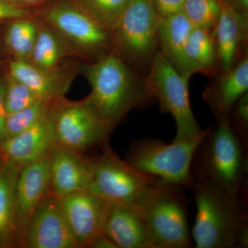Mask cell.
<instances>
[{
  "label": "cell",
  "instance_id": "cell-31",
  "mask_svg": "<svg viewBox=\"0 0 248 248\" xmlns=\"http://www.w3.org/2000/svg\"><path fill=\"white\" fill-rule=\"evenodd\" d=\"M158 17H166L183 11L185 0H151Z\"/></svg>",
  "mask_w": 248,
  "mask_h": 248
},
{
  "label": "cell",
  "instance_id": "cell-28",
  "mask_svg": "<svg viewBox=\"0 0 248 248\" xmlns=\"http://www.w3.org/2000/svg\"><path fill=\"white\" fill-rule=\"evenodd\" d=\"M5 107L7 115L25 108L40 99L25 84L8 74L4 78Z\"/></svg>",
  "mask_w": 248,
  "mask_h": 248
},
{
  "label": "cell",
  "instance_id": "cell-1",
  "mask_svg": "<svg viewBox=\"0 0 248 248\" xmlns=\"http://www.w3.org/2000/svg\"><path fill=\"white\" fill-rule=\"evenodd\" d=\"M81 70L92 89L86 98L112 131L130 111L155 99L145 76L115 54L102 55Z\"/></svg>",
  "mask_w": 248,
  "mask_h": 248
},
{
  "label": "cell",
  "instance_id": "cell-29",
  "mask_svg": "<svg viewBox=\"0 0 248 248\" xmlns=\"http://www.w3.org/2000/svg\"><path fill=\"white\" fill-rule=\"evenodd\" d=\"M227 117L234 131L248 143V93L236 102Z\"/></svg>",
  "mask_w": 248,
  "mask_h": 248
},
{
  "label": "cell",
  "instance_id": "cell-3",
  "mask_svg": "<svg viewBox=\"0 0 248 248\" xmlns=\"http://www.w3.org/2000/svg\"><path fill=\"white\" fill-rule=\"evenodd\" d=\"M248 143L234 131L228 117L218 119L194 155L192 177L248 197Z\"/></svg>",
  "mask_w": 248,
  "mask_h": 248
},
{
  "label": "cell",
  "instance_id": "cell-16",
  "mask_svg": "<svg viewBox=\"0 0 248 248\" xmlns=\"http://www.w3.org/2000/svg\"><path fill=\"white\" fill-rule=\"evenodd\" d=\"M49 110L30 128L6 139L0 145V152L6 161L23 167L51 153L56 143Z\"/></svg>",
  "mask_w": 248,
  "mask_h": 248
},
{
  "label": "cell",
  "instance_id": "cell-20",
  "mask_svg": "<svg viewBox=\"0 0 248 248\" xmlns=\"http://www.w3.org/2000/svg\"><path fill=\"white\" fill-rule=\"evenodd\" d=\"M21 167L6 161L0 170V247H19L16 215V186Z\"/></svg>",
  "mask_w": 248,
  "mask_h": 248
},
{
  "label": "cell",
  "instance_id": "cell-32",
  "mask_svg": "<svg viewBox=\"0 0 248 248\" xmlns=\"http://www.w3.org/2000/svg\"><path fill=\"white\" fill-rule=\"evenodd\" d=\"M5 81L0 78V145L6 140V121L7 112L5 107Z\"/></svg>",
  "mask_w": 248,
  "mask_h": 248
},
{
  "label": "cell",
  "instance_id": "cell-36",
  "mask_svg": "<svg viewBox=\"0 0 248 248\" xmlns=\"http://www.w3.org/2000/svg\"><path fill=\"white\" fill-rule=\"evenodd\" d=\"M5 162H6V160H5L4 156H3L2 154H1V152H0V170H1L3 166H4Z\"/></svg>",
  "mask_w": 248,
  "mask_h": 248
},
{
  "label": "cell",
  "instance_id": "cell-27",
  "mask_svg": "<svg viewBox=\"0 0 248 248\" xmlns=\"http://www.w3.org/2000/svg\"><path fill=\"white\" fill-rule=\"evenodd\" d=\"M51 102L38 99L25 108L7 115L6 140L25 131L38 122L48 112Z\"/></svg>",
  "mask_w": 248,
  "mask_h": 248
},
{
  "label": "cell",
  "instance_id": "cell-11",
  "mask_svg": "<svg viewBox=\"0 0 248 248\" xmlns=\"http://www.w3.org/2000/svg\"><path fill=\"white\" fill-rule=\"evenodd\" d=\"M20 247L79 248L63 215L59 197L50 194L31 216Z\"/></svg>",
  "mask_w": 248,
  "mask_h": 248
},
{
  "label": "cell",
  "instance_id": "cell-25",
  "mask_svg": "<svg viewBox=\"0 0 248 248\" xmlns=\"http://www.w3.org/2000/svg\"><path fill=\"white\" fill-rule=\"evenodd\" d=\"M130 0H73L77 7L107 32L117 27Z\"/></svg>",
  "mask_w": 248,
  "mask_h": 248
},
{
  "label": "cell",
  "instance_id": "cell-12",
  "mask_svg": "<svg viewBox=\"0 0 248 248\" xmlns=\"http://www.w3.org/2000/svg\"><path fill=\"white\" fill-rule=\"evenodd\" d=\"M60 199L67 223L80 248H91L103 233L109 202L88 190Z\"/></svg>",
  "mask_w": 248,
  "mask_h": 248
},
{
  "label": "cell",
  "instance_id": "cell-10",
  "mask_svg": "<svg viewBox=\"0 0 248 248\" xmlns=\"http://www.w3.org/2000/svg\"><path fill=\"white\" fill-rule=\"evenodd\" d=\"M46 22L80 51L97 59L111 47L110 32L72 3L60 2L45 14Z\"/></svg>",
  "mask_w": 248,
  "mask_h": 248
},
{
  "label": "cell",
  "instance_id": "cell-22",
  "mask_svg": "<svg viewBox=\"0 0 248 248\" xmlns=\"http://www.w3.org/2000/svg\"><path fill=\"white\" fill-rule=\"evenodd\" d=\"M189 73L216 76L218 71L216 44L213 32L194 27L184 47Z\"/></svg>",
  "mask_w": 248,
  "mask_h": 248
},
{
  "label": "cell",
  "instance_id": "cell-13",
  "mask_svg": "<svg viewBox=\"0 0 248 248\" xmlns=\"http://www.w3.org/2000/svg\"><path fill=\"white\" fill-rule=\"evenodd\" d=\"M50 153L23 166L19 172L16 186V215L20 235L19 247L23 233L31 216L51 194Z\"/></svg>",
  "mask_w": 248,
  "mask_h": 248
},
{
  "label": "cell",
  "instance_id": "cell-18",
  "mask_svg": "<svg viewBox=\"0 0 248 248\" xmlns=\"http://www.w3.org/2000/svg\"><path fill=\"white\" fill-rule=\"evenodd\" d=\"M9 70L11 76L25 84L37 97L50 102L64 97L73 79L68 72L59 68L46 71L22 60L10 62Z\"/></svg>",
  "mask_w": 248,
  "mask_h": 248
},
{
  "label": "cell",
  "instance_id": "cell-23",
  "mask_svg": "<svg viewBox=\"0 0 248 248\" xmlns=\"http://www.w3.org/2000/svg\"><path fill=\"white\" fill-rule=\"evenodd\" d=\"M39 27L25 18L13 19L5 33V43L16 60L29 61L33 50Z\"/></svg>",
  "mask_w": 248,
  "mask_h": 248
},
{
  "label": "cell",
  "instance_id": "cell-15",
  "mask_svg": "<svg viewBox=\"0 0 248 248\" xmlns=\"http://www.w3.org/2000/svg\"><path fill=\"white\" fill-rule=\"evenodd\" d=\"M91 170V158L56 145L50 153L51 193L62 198L74 192L87 190Z\"/></svg>",
  "mask_w": 248,
  "mask_h": 248
},
{
  "label": "cell",
  "instance_id": "cell-21",
  "mask_svg": "<svg viewBox=\"0 0 248 248\" xmlns=\"http://www.w3.org/2000/svg\"><path fill=\"white\" fill-rule=\"evenodd\" d=\"M194 27L183 11L166 17H157L159 50L182 73L191 74L186 64L184 47Z\"/></svg>",
  "mask_w": 248,
  "mask_h": 248
},
{
  "label": "cell",
  "instance_id": "cell-35",
  "mask_svg": "<svg viewBox=\"0 0 248 248\" xmlns=\"http://www.w3.org/2000/svg\"><path fill=\"white\" fill-rule=\"evenodd\" d=\"M11 1L23 6L24 4L30 5L39 4V3L42 2L44 0H11Z\"/></svg>",
  "mask_w": 248,
  "mask_h": 248
},
{
  "label": "cell",
  "instance_id": "cell-34",
  "mask_svg": "<svg viewBox=\"0 0 248 248\" xmlns=\"http://www.w3.org/2000/svg\"><path fill=\"white\" fill-rule=\"evenodd\" d=\"M223 1L227 4L231 5L236 9L248 12V0H223Z\"/></svg>",
  "mask_w": 248,
  "mask_h": 248
},
{
  "label": "cell",
  "instance_id": "cell-4",
  "mask_svg": "<svg viewBox=\"0 0 248 248\" xmlns=\"http://www.w3.org/2000/svg\"><path fill=\"white\" fill-rule=\"evenodd\" d=\"M184 189L156 179L131 207L140 217L152 248L193 246L187 222L190 201Z\"/></svg>",
  "mask_w": 248,
  "mask_h": 248
},
{
  "label": "cell",
  "instance_id": "cell-17",
  "mask_svg": "<svg viewBox=\"0 0 248 248\" xmlns=\"http://www.w3.org/2000/svg\"><path fill=\"white\" fill-rule=\"evenodd\" d=\"M221 73L203 94L204 100L217 120L228 117L236 102L248 93V54H245L229 71Z\"/></svg>",
  "mask_w": 248,
  "mask_h": 248
},
{
  "label": "cell",
  "instance_id": "cell-8",
  "mask_svg": "<svg viewBox=\"0 0 248 248\" xmlns=\"http://www.w3.org/2000/svg\"><path fill=\"white\" fill-rule=\"evenodd\" d=\"M49 114L56 145L79 153L104 146L112 132L87 98L53 101Z\"/></svg>",
  "mask_w": 248,
  "mask_h": 248
},
{
  "label": "cell",
  "instance_id": "cell-33",
  "mask_svg": "<svg viewBox=\"0 0 248 248\" xmlns=\"http://www.w3.org/2000/svg\"><path fill=\"white\" fill-rule=\"evenodd\" d=\"M91 248H117L115 244L112 242V240L107 236V235L102 234L97 236V239L94 240L93 243Z\"/></svg>",
  "mask_w": 248,
  "mask_h": 248
},
{
  "label": "cell",
  "instance_id": "cell-5",
  "mask_svg": "<svg viewBox=\"0 0 248 248\" xmlns=\"http://www.w3.org/2000/svg\"><path fill=\"white\" fill-rule=\"evenodd\" d=\"M211 128L169 144L153 138L135 140L129 147L125 161L144 174L192 190L195 183L191 174L194 155Z\"/></svg>",
  "mask_w": 248,
  "mask_h": 248
},
{
  "label": "cell",
  "instance_id": "cell-9",
  "mask_svg": "<svg viewBox=\"0 0 248 248\" xmlns=\"http://www.w3.org/2000/svg\"><path fill=\"white\" fill-rule=\"evenodd\" d=\"M92 170L87 190L109 203L132 207L156 180L121 159L109 147L91 158Z\"/></svg>",
  "mask_w": 248,
  "mask_h": 248
},
{
  "label": "cell",
  "instance_id": "cell-19",
  "mask_svg": "<svg viewBox=\"0 0 248 248\" xmlns=\"http://www.w3.org/2000/svg\"><path fill=\"white\" fill-rule=\"evenodd\" d=\"M103 232L117 248H153L140 217L131 207L108 203Z\"/></svg>",
  "mask_w": 248,
  "mask_h": 248
},
{
  "label": "cell",
  "instance_id": "cell-26",
  "mask_svg": "<svg viewBox=\"0 0 248 248\" xmlns=\"http://www.w3.org/2000/svg\"><path fill=\"white\" fill-rule=\"evenodd\" d=\"M182 11L194 27L213 33L221 13V2L220 0H185Z\"/></svg>",
  "mask_w": 248,
  "mask_h": 248
},
{
  "label": "cell",
  "instance_id": "cell-14",
  "mask_svg": "<svg viewBox=\"0 0 248 248\" xmlns=\"http://www.w3.org/2000/svg\"><path fill=\"white\" fill-rule=\"evenodd\" d=\"M221 2V13L213 32L216 44L218 71H229L241 58L248 42V14Z\"/></svg>",
  "mask_w": 248,
  "mask_h": 248
},
{
  "label": "cell",
  "instance_id": "cell-24",
  "mask_svg": "<svg viewBox=\"0 0 248 248\" xmlns=\"http://www.w3.org/2000/svg\"><path fill=\"white\" fill-rule=\"evenodd\" d=\"M63 55L64 48L57 32L46 26L39 28L37 40L28 62L42 69L53 71L58 68Z\"/></svg>",
  "mask_w": 248,
  "mask_h": 248
},
{
  "label": "cell",
  "instance_id": "cell-7",
  "mask_svg": "<svg viewBox=\"0 0 248 248\" xmlns=\"http://www.w3.org/2000/svg\"><path fill=\"white\" fill-rule=\"evenodd\" d=\"M192 75L177 71L159 50L155 53L145 80L164 113L172 116L177 125L173 140L197 136L202 130L191 108L189 81Z\"/></svg>",
  "mask_w": 248,
  "mask_h": 248
},
{
  "label": "cell",
  "instance_id": "cell-6",
  "mask_svg": "<svg viewBox=\"0 0 248 248\" xmlns=\"http://www.w3.org/2000/svg\"><path fill=\"white\" fill-rule=\"evenodd\" d=\"M110 36L112 53L146 76L159 50L157 15L151 0H130Z\"/></svg>",
  "mask_w": 248,
  "mask_h": 248
},
{
  "label": "cell",
  "instance_id": "cell-2",
  "mask_svg": "<svg viewBox=\"0 0 248 248\" xmlns=\"http://www.w3.org/2000/svg\"><path fill=\"white\" fill-rule=\"evenodd\" d=\"M192 190L197 213L190 234L195 247L248 248V197L204 182H195Z\"/></svg>",
  "mask_w": 248,
  "mask_h": 248
},
{
  "label": "cell",
  "instance_id": "cell-30",
  "mask_svg": "<svg viewBox=\"0 0 248 248\" xmlns=\"http://www.w3.org/2000/svg\"><path fill=\"white\" fill-rule=\"evenodd\" d=\"M29 15V11L22 6L11 0H0V22L6 19L25 18Z\"/></svg>",
  "mask_w": 248,
  "mask_h": 248
}]
</instances>
